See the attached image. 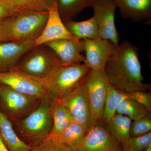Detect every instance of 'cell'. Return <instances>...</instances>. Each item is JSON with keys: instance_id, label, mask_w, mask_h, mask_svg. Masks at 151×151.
<instances>
[{"instance_id": "cell-28", "label": "cell", "mask_w": 151, "mask_h": 151, "mask_svg": "<svg viewBox=\"0 0 151 151\" xmlns=\"http://www.w3.org/2000/svg\"><path fill=\"white\" fill-rule=\"evenodd\" d=\"M151 145V132L145 134L130 137L127 145L134 151H143Z\"/></svg>"}, {"instance_id": "cell-20", "label": "cell", "mask_w": 151, "mask_h": 151, "mask_svg": "<svg viewBox=\"0 0 151 151\" xmlns=\"http://www.w3.org/2000/svg\"><path fill=\"white\" fill-rule=\"evenodd\" d=\"M94 0H56L58 13L63 22L73 20L77 15L91 7Z\"/></svg>"}, {"instance_id": "cell-19", "label": "cell", "mask_w": 151, "mask_h": 151, "mask_svg": "<svg viewBox=\"0 0 151 151\" xmlns=\"http://www.w3.org/2000/svg\"><path fill=\"white\" fill-rule=\"evenodd\" d=\"M132 121L127 116L116 113L105 124L111 136L122 146L127 145L130 137V129Z\"/></svg>"}, {"instance_id": "cell-9", "label": "cell", "mask_w": 151, "mask_h": 151, "mask_svg": "<svg viewBox=\"0 0 151 151\" xmlns=\"http://www.w3.org/2000/svg\"><path fill=\"white\" fill-rule=\"evenodd\" d=\"M0 83L8 85L17 92L32 97L41 99L49 97L45 89L43 79L17 69L0 73Z\"/></svg>"}, {"instance_id": "cell-5", "label": "cell", "mask_w": 151, "mask_h": 151, "mask_svg": "<svg viewBox=\"0 0 151 151\" xmlns=\"http://www.w3.org/2000/svg\"><path fill=\"white\" fill-rule=\"evenodd\" d=\"M48 12L20 11L10 17V41L35 40L44 28Z\"/></svg>"}, {"instance_id": "cell-17", "label": "cell", "mask_w": 151, "mask_h": 151, "mask_svg": "<svg viewBox=\"0 0 151 151\" xmlns=\"http://www.w3.org/2000/svg\"><path fill=\"white\" fill-rule=\"evenodd\" d=\"M0 135L9 151H28L31 147L20 139L12 122L1 111Z\"/></svg>"}, {"instance_id": "cell-23", "label": "cell", "mask_w": 151, "mask_h": 151, "mask_svg": "<svg viewBox=\"0 0 151 151\" xmlns=\"http://www.w3.org/2000/svg\"><path fill=\"white\" fill-rule=\"evenodd\" d=\"M14 13L24 10L48 12L56 0H3Z\"/></svg>"}, {"instance_id": "cell-3", "label": "cell", "mask_w": 151, "mask_h": 151, "mask_svg": "<svg viewBox=\"0 0 151 151\" xmlns=\"http://www.w3.org/2000/svg\"><path fill=\"white\" fill-rule=\"evenodd\" d=\"M89 69L84 63L58 66L43 79L49 97L52 100L62 99L83 82Z\"/></svg>"}, {"instance_id": "cell-24", "label": "cell", "mask_w": 151, "mask_h": 151, "mask_svg": "<svg viewBox=\"0 0 151 151\" xmlns=\"http://www.w3.org/2000/svg\"><path fill=\"white\" fill-rule=\"evenodd\" d=\"M87 131L81 125L73 121L57 137L52 138L56 139L60 142L67 145L76 150L77 147L84 139Z\"/></svg>"}, {"instance_id": "cell-10", "label": "cell", "mask_w": 151, "mask_h": 151, "mask_svg": "<svg viewBox=\"0 0 151 151\" xmlns=\"http://www.w3.org/2000/svg\"><path fill=\"white\" fill-rule=\"evenodd\" d=\"M77 151H122V145L111 136L103 122H94L76 149Z\"/></svg>"}, {"instance_id": "cell-32", "label": "cell", "mask_w": 151, "mask_h": 151, "mask_svg": "<svg viewBox=\"0 0 151 151\" xmlns=\"http://www.w3.org/2000/svg\"><path fill=\"white\" fill-rule=\"evenodd\" d=\"M122 151H134L128 147V145L122 146Z\"/></svg>"}, {"instance_id": "cell-4", "label": "cell", "mask_w": 151, "mask_h": 151, "mask_svg": "<svg viewBox=\"0 0 151 151\" xmlns=\"http://www.w3.org/2000/svg\"><path fill=\"white\" fill-rule=\"evenodd\" d=\"M60 65L54 52L46 44L33 47L25 53L14 69L43 79Z\"/></svg>"}, {"instance_id": "cell-30", "label": "cell", "mask_w": 151, "mask_h": 151, "mask_svg": "<svg viewBox=\"0 0 151 151\" xmlns=\"http://www.w3.org/2000/svg\"><path fill=\"white\" fill-rule=\"evenodd\" d=\"M14 14L6 6L3 0H0V20L12 16Z\"/></svg>"}, {"instance_id": "cell-22", "label": "cell", "mask_w": 151, "mask_h": 151, "mask_svg": "<svg viewBox=\"0 0 151 151\" xmlns=\"http://www.w3.org/2000/svg\"><path fill=\"white\" fill-rule=\"evenodd\" d=\"M132 100V92L118 90L109 84L103 112V122L106 124L116 114L118 106L124 100Z\"/></svg>"}, {"instance_id": "cell-12", "label": "cell", "mask_w": 151, "mask_h": 151, "mask_svg": "<svg viewBox=\"0 0 151 151\" xmlns=\"http://www.w3.org/2000/svg\"><path fill=\"white\" fill-rule=\"evenodd\" d=\"M81 40L85 55L84 64L90 69H105L117 46L111 41L100 37Z\"/></svg>"}, {"instance_id": "cell-26", "label": "cell", "mask_w": 151, "mask_h": 151, "mask_svg": "<svg viewBox=\"0 0 151 151\" xmlns=\"http://www.w3.org/2000/svg\"><path fill=\"white\" fill-rule=\"evenodd\" d=\"M28 151H77L71 147L59 142L54 138L47 137Z\"/></svg>"}, {"instance_id": "cell-8", "label": "cell", "mask_w": 151, "mask_h": 151, "mask_svg": "<svg viewBox=\"0 0 151 151\" xmlns=\"http://www.w3.org/2000/svg\"><path fill=\"white\" fill-rule=\"evenodd\" d=\"M84 81L59 101L70 114L73 122L88 131L93 124V121Z\"/></svg>"}, {"instance_id": "cell-11", "label": "cell", "mask_w": 151, "mask_h": 151, "mask_svg": "<svg viewBox=\"0 0 151 151\" xmlns=\"http://www.w3.org/2000/svg\"><path fill=\"white\" fill-rule=\"evenodd\" d=\"M91 8L98 24L100 37L118 46L119 37L115 23L116 3L113 0H94Z\"/></svg>"}, {"instance_id": "cell-31", "label": "cell", "mask_w": 151, "mask_h": 151, "mask_svg": "<svg viewBox=\"0 0 151 151\" xmlns=\"http://www.w3.org/2000/svg\"><path fill=\"white\" fill-rule=\"evenodd\" d=\"M0 151H9L3 142L0 135Z\"/></svg>"}, {"instance_id": "cell-29", "label": "cell", "mask_w": 151, "mask_h": 151, "mask_svg": "<svg viewBox=\"0 0 151 151\" xmlns=\"http://www.w3.org/2000/svg\"><path fill=\"white\" fill-rule=\"evenodd\" d=\"M10 17L0 20V42L10 41Z\"/></svg>"}, {"instance_id": "cell-33", "label": "cell", "mask_w": 151, "mask_h": 151, "mask_svg": "<svg viewBox=\"0 0 151 151\" xmlns=\"http://www.w3.org/2000/svg\"><path fill=\"white\" fill-rule=\"evenodd\" d=\"M143 151H151V145Z\"/></svg>"}, {"instance_id": "cell-16", "label": "cell", "mask_w": 151, "mask_h": 151, "mask_svg": "<svg viewBox=\"0 0 151 151\" xmlns=\"http://www.w3.org/2000/svg\"><path fill=\"white\" fill-rule=\"evenodd\" d=\"M119 13L134 22L151 23V0H113Z\"/></svg>"}, {"instance_id": "cell-25", "label": "cell", "mask_w": 151, "mask_h": 151, "mask_svg": "<svg viewBox=\"0 0 151 151\" xmlns=\"http://www.w3.org/2000/svg\"><path fill=\"white\" fill-rule=\"evenodd\" d=\"M116 113L127 116L133 121L151 115L145 105L131 99L124 100L116 109Z\"/></svg>"}, {"instance_id": "cell-7", "label": "cell", "mask_w": 151, "mask_h": 151, "mask_svg": "<svg viewBox=\"0 0 151 151\" xmlns=\"http://www.w3.org/2000/svg\"><path fill=\"white\" fill-rule=\"evenodd\" d=\"M84 83L89 98L93 124L103 122L109 83L105 69H89Z\"/></svg>"}, {"instance_id": "cell-27", "label": "cell", "mask_w": 151, "mask_h": 151, "mask_svg": "<svg viewBox=\"0 0 151 151\" xmlns=\"http://www.w3.org/2000/svg\"><path fill=\"white\" fill-rule=\"evenodd\" d=\"M151 131V115L132 121L130 129V137L145 134Z\"/></svg>"}, {"instance_id": "cell-1", "label": "cell", "mask_w": 151, "mask_h": 151, "mask_svg": "<svg viewBox=\"0 0 151 151\" xmlns=\"http://www.w3.org/2000/svg\"><path fill=\"white\" fill-rule=\"evenodd\" d=\"M139 55L138 47L128 41L119 44L104 69L109 84L125 92L150 89V84L143 82Z\"/></svg>"}, {"instance_id": "cell-15", "label": "cell", "mask_w": 151, "mask_h": 151, "mask_svg": "<svg viewBox=\"0 0 151 151\" xmlns=\"http://www.w3.org/2000/svg\"><path fill=\"white\" fill-rule=\"evenodd\" d=\"M54 52L59 59L60 65H68L84 63L82 40H59L46 44Z\"/></svg>"}, {"instance_id": "cell-13", "label": "cell", "mask_w": 151, "mask_h": 151, "mask_svg": "<svg viewBox=\"0 0 151 151\" xmlns=\"http://www.w3.org/2000/svg\"><path fill=\"white\" fill-rule=\"evenodd\" d=\"M65 39L79 40L70 34L65 27L58 13L56 1L49 9L46 24L40 35L35 40L34 46Z\"/></svg>"}, {"instance_id": "cell-6", "label": "cell", "mask_w": 151, "mask_h": 151, "mask_svg": "<svg viewBox=\"0 0 151 151\" xmlns=\"http://www.w3.org/2000/svg\"><path fill=\"white\" fill-rule=\"evenodd\" d=\"M41 100L0 83V111L12 123L18 122L29 115L37 108Z\"/></svg>"}, {"instance_id": "cell-14", "label": "cell", "mask_w": 151, "mask_h": 151, "mask_svg": "<svg viewBox=\"0 0 151 151\" xmlns=\"http://www.w3.org/2000/svg\"><path fill=\"white\" fill-rule=\"evenodd\" d=\"M35 40L0 42V73L15 68L22 57L33 47Z\"/></svg>"}, {"instance_id": "cell-21", "label": "cell", "mask_w": 151, "mask_h": 151, "mask_svg": "<svg viewBox=\"0 0 151 151\" xmlns=\"http://www.w3.org/2000/svg\"><path fill=\"white\" fill-rule=\"evenodd\" d=\"M52 128L47 137L54 138L57 137L73 121L66 108L60 101L52 100Z\"/></svg>"}, {"instance_id": "cell-2", "label": "cell", "mask_w": 151, "mask_h": 151, "mask_svg": "<svg viewBox=\"0 0 151 151\" xmlns=\"http://www.w3.org/2000/svg\"><path fill=\"white\" fill-rule=\"evenodd\" d=\"M52 100L43 98L37 108L24 119L12 123L20 139L30 147H34L44 140L52 128Z\"/></svg>"}, {"instance_id": "cell-18", "label": "cell", "mask_w": 151, "mask_h": 151, "mask_svg": "<svg viewBox=\"0 0 151 151\" xmlns=\"http://www.w3.org/2000/svg\"><path fill=\"white\" fill-rule=\"evenodd\" d=\"M64 24L68 31L78 40L95 39L100 37L98 24L94 16L83 21L71 20Z\"/></svg>"}]
</instances>
